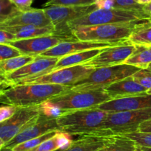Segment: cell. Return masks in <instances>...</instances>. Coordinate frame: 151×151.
<instances>
[{"mask_svg": "<svg viewBox=\"0 0 151 151\" xmlns=\"http://www.w3.org/2000/svg\"><path fill=\"white\" fill-rule=\"evenodd\" d=\"M70 91V86L47 83L21 84L1 91L0 100L2 104L17 108L31 107L40 106Z\"/></svg>", "mask_w": 151, "mask_h": 151, "instance_id": "6da1fadb", "label": "cell"}, {"mask_svg": "<svg viewBox=\"0 0 151 151\" xmlns=\"http://www.w3.org/2000/svg\"><path fill=\"white\" fill-rule=\"evenodd\" d=\"M109 111L94 107L91 109L65 111L57 118L60 131L71 135H103L102 126ZM110 137V136H108Z\"/></svg>", "mask_w": 151, "mask_h": 151, "instance_id": "7a4b0ae2", "label": "cell"}, {"mask_svg": "<svg viewBox=\"0 0 151 151\" xmlns=\"http://www.w3.org/2000/svg\"><path fill=\"white\" fill-rule=\"evenodd\" d=\"M143 22L145 21L79 27L72 29L71 32L80 41L122 44L128 41L130 35Z\"/></svg>", "mask_w": 151, "mask_h": 151, "instance_id": "3957f363", "label": "cell"}, {"mask_svg": "<svg viewBox=\"0 0 151 151\" xmlns=\"http://www.w3.org/2000/svg\"><path fill=\"white\" fill-rule=\"evenodd\" d=\"M151 15L145 11L123 9H97L85 16L75 19L66 24L69 30L79 27L93 26L106 24L129 23L148 20Z\"/></svg>", "mask_w": 151, "mask_h": 151, "instance_id": "277c9868", "label": "cell"}, {"mask_svg": "<svg viewBox=\"0 0 151 151\" xmlns=\"http://www.w3.org/2000/svg\"><path fill=\"white\" fill-rule=\"evenodd\" d=\"M139 69L126 63L97 68L89 75L71 86V91H84L104 88L113 83L132 76Z\"/></svg>", "mask_w": 151, "mask_h": 151, "instance_id": "5b68a950", "label": "cell"}, {"mask_svg": "<svg viewBox=\"0 0 151 151\" xmlns=\"http://www.w3.org/2000/svg\"><path fill=\"white\" fill-rule=\"evenodd\" d=\"M151 119V108L128 111L110 112L102 126L105 136L123 135L138 131L142 122Z\"/></svg>", "mask_w": 151, "mask_h": 151, "instance_id": "8992f818", "label": "cell"}, {"mask_svg": "<svg viewBox=\"0 0 151 151\" xmlns=\"http://www.w3.org/2000/svg\"><path fill=\"white\" fill-rule=\"evenodd\" d=\"M111 99L104 88H98L84 91H70L48 102L65 112L97 107Z\"/></svg>", "mask_w": 151, "mask_h": 151, "instance_id": "52a82bcc", "label": "cell"}, {"mask_svg": "<svg viewBox=\"0 0 151 151\" xmlns=\"http://www.w3.org/2000/svg\"><path fill=\"white\" fill-rule=\"evenodd\" d=\"M40 115V106L19 108L10 119L0 122V147H4L21 131L35 123Z\"/></svg>", "mask_w": 151, "mask_h": 151, "instance_id": "ba28073f", "label": "cell"}, {"mask_svg": "<svg viewBox=\"0 0 151 151\" xmlns=\"http://www.w3.org/2000/svg\"><path fill=\"white\" fill-rule=\"evenodd\" d=\"M94 68L86 64L77 65L70 67L54 70L51 72L38 77L28 78L18 83L16 85L32 83L58 84V85L72 86L78 81L89 75ZM15 86V85H14Z\"/></svg>", "mask_w": 151, "mask_h": 151, "instance_id": "9c48e42d", "label": "cell"}, {"mask_svg": "<svg viewBox=\"0 0 151 151\" xmlns=\"http://www.w3.org/2000/svg\"><path fill=\"white\" fill-rule=\"evenodd\" d=\"M98 9L97 4L81 6H50L44 8L47 17L55 27L56 32L72 34L66 27L68 22L85 16Z\"/></svg>", "mask_w": 151, "mask_h": 151, "instance_id": "30bf717a", "label": "cell"}, {"mask_svg": "<svg viewBox=\"0 0 151 151\" xmlns=\"http://www.w3.org/2000/svg\"><path fill=\"white\" fill-rule=\"evenodd\" d=\"M73 40H76V38L72 34L56 32L50 35L28 39L16 40L9 42L8 44L20 50L22 55L38 56L60 43Z\"/></svg>", "mask_w": 151, "mask_h": 151, "instance_id": "8fae6325", "label": "cell"}, {"mask_svg": "<svg viewBox=\"0 0 151 151\" xmlns=\"http://www.w3.org/2000/svg\"><path fill=\"white\" fill-rule=\"evenodd\" d=\"M137 46L130 42L111 46L102 50L97 56L84 63L94 69L125 63V60L136 52Z\"/></svg>", "mask_w": 151, "mask_h": 151, "instance_id": "7c38bea8", "label": "cell"}, {"mask_svg": "<svg viewBox=\"0 0 151 151\" xmlns=\"http://www.w3.org/2000/svg\"><path fill=\"white\" fill-rule=\"evenodd\" d=\"M59 58L36 56L35 60L28 64L12 73L4 75L6 78L4 82L12 87L26 78L46 75L55 66Z\"/></svg>", "mask_w": 151, "mask_h": 151, "instance_id": "4fadbf2b", "label": "cell"}, {"mask_svg": "<svg viewBox=\"0 0 151 151\" xmlns=\"http://www.w3.org/2000/svg\"><path fill=\"white\" fill-rule=\"evenodd\" d=\"M55 131H60L57 119H48L41 114L35 123L21 131L13 139L4 145V147L13 149L18 145Z\"/></svg>", "mask_w": 151, "mask_h": 151, "instance_id": "5bb4252c", "label": "cell"}, {"mask_svg": "<svg viewBox=\"0 0 151 151\" xmlns=\"http://www.w3.org/2000/svg\"><path fill=\"white\" fill-rule=\"evenodd\" d=\"M96 108L109 112L128 111L148 109L151 108V94L146 93L139 95L111 99Z\"/></svg>", "mask_w": 151, "mask_h": 151, "instance_id": "9a60e30c", "label": "cell"}, {"mask_svg": "<svg viewBox=\"0 0 151 151\" xmlns=\"http://www.w3.org/2000/svg\"><path fill=\"white\" fill-rule=\"evenodd\" d=\"M17 25H33L39 27H55L47 17L44 9H36L32 7L24 11L20 10L15 16L0 23V27Z\"/></svg>", "mask_w": 151, "mask_h": 151, "instance_id": "2e32d148", "label": "cell"}, {"mask_svg": "<svg viewBox=\"0 0 151 151\" xmlns=\"http://www.w3.org/2000/svg\"><path fill=\"white\" fill-rule=\"evenodd\" d=\"M116 45V44H107V43H97L91 42V41H80V40H73V41H68L61 42L50 49L47 51L44 52L40 56L44 57H52V58H62L68 55L73 54L75 52L85 51L88 50L99 48H106L111 46Z\"/></svg>", "mask_w": 151, "mask_h": 151, "instance_id": "e0dca14e", "label": "cell"}, {"mask_svg": "<svg viewBox=\"0 0 151 151\" xmlns=\"http://www.w3.org/2000/svg\"><path fill=\"white\" fill-rule=\"evenodd\" d=\"M104 90L111 99L146 94L148 90L136 82L132 76L116 81L105 87Z\"/></svg>", "mask_w": 151, "mask_h": 151, "instance_id": "ac0fdd59", "label": "cell"}, {"mask_svg": "<svg viewBox=\"0 0 151 151\" xmlns=\"http://www.w3.org/2000/svg\"><path fill=\"white\" fill-rule=\"evenodd\" d=\"M114 136L81 135L74 140L72 145L63 151H98L113 139Z\"/></svg>", "mask_w": 151, "mask_h": 151, "instance_id": "d6986e66", "label": "cell"}, {"mask_svg": "<svg viewBox=\"0 0 151 151\" xmlns=\"http://www.w3.org/2000/svg\"><path fill=\"white\" fill-rule=\"evenodd\" d=\"M103 49L104 48L92 49V50H85V51L75 52L73 53V54L68 55L60 58L55 66L49 72H51L54 70L63 69V68L84 64V63L90 61L95 56H97L102 51Z\"/></svg>", "mask_w": 151, "mask_h": 151, "instance_id": "ffe728a7", "label": "cell"}, {"mask_svg": "<svg viewBox=\"0 0 151 151\" xmlns=\"http://www.w3.org/2000/svg\"><path fill=\"white\" fill-rule=\"evenodd\" d=\"M9 31L16 35V40L28 39L45 35H50L56 32L55 27H39L33 25H17V26L0 27Z\"/></svg>", "mask_w": 151, "mask_h": 151, "instance_id": "44dd1931", "label": "cell"}, {"mask_svg": "<svg viewBox=\"0 0 151 151\" xmlns=\"http://www.w3.org/2000/svg\"><path fill=\"white\" fill-rule=\"evenodd\" d=\"M98 151H140V146L125 136L116 135Z\"/></svg>", "mask_w": 151, "mask_h": 151, "instance_id": "7402d4cb", "label": "cell"}, {"mask_svg": "<svg viewBox=\"0 0 151 151\" xmlns=\"http://www.w3.org/2000/svg\"><path fill=\"white\" fill-rule=\"evenodd\" d=\"M125 63L139 69H147L151 64V46H137L135 52L125 60Z\"/></svg>", "mask_w": 151, "mask_h": 151, "instance_id": "603a6c76", "label": "cell"}, {"mask_svg": "<svg viewBox=\"0 0 151 151\" xmlns=\"http://www.w3.org/2000/svg\"><path fill=\"white\" fill-rule=\"evenodd\" d=\"M128 41L136 46H151V24L148 20L143 22L132 32Z\"/></svg>", "mask_w": 151, "mask_h": 151, "instance_id": "cb8c5ba5", "label": "cell"}, {"mask_svg": "<svg viewBox=\"0 0 151 151\" xmlns=\"http://www.w3.org/2000/svg\"><path fill=\"white\" fill-rule=\"evenodd\" d=\"M35 57L36 56L22 55L0 61V74L6 75L12 73L32 62L35 60Z\"/></svg>", "mask_w": 151, "mask_h": 151, "instance_id": "d4e9b609", "label": "cell"}, {"mask_svg": "<svg viewBox=\"0 0 151 151\" xmlns=\"http://www.w3.org/2000/svg\"><path fill=\"white\" fill-rule=\"evenodd\" d=\"M58 131H51V132L47 133V134L41 136V137H36V138L32 139L30 140H28V141L24 142L22 143V144L18 145L17 146L13 147V150L14 151H29L32 150V149L35 148V147L39 145L40 144L44 142V141L54 137L57 134Z\"/></svg>", "mask_w": 151, "mask_h": 151, "instance_id": "484cf974", "label": "cell"}, {"mask_svg": "<svg viewBox=\"0 0 151 151\" xmlns=\"http://www.w3.org/2000/svg\"><path fill=\"white\" fill-rule=\"evenodd\" d=\"M20 11L11 0H0V23Z\"/></svg>", "mask_w": 151, "mask_h": 151, "instance_id": "4316f807", "label": "cell"}, {"mask_svg": "<svg viewBox=\"0 0 151 151\" xmlns=\"http://www.w3.org/2000/svg\"><path fill=\"white\" fill-rule=\"evenodd\" d=\"M123 136L131 139L139 146L146 147H151V133L150 132H135L123 134Z\"/></svg>", "mask_w": 151, "mask_h": 151, "instance_id": "83f0119b", "label": "cell"}, {"mask_svg": "<svg viewBox=\"0 0 151 151\" xmlns=\"http://www.w3.org/2000/svg\"><path fill=\"white\" fill-rule=\"evenodd\" d=\"M97 0H48L44 7L50 6H81L94 4Z\"/></svg>", "mask_w": 151, "mask_h": 151, "instance_id": "f1b7e54d", "label": "cell"}, {"mask_svg": "<svg viewBox=\"0 0 151 151\" xmlns=\"http://www.w3.org/2000/svg\"><path fill=\"white\" fill-rule=\"evenodd\" d=\"M136 82L149 90L151 88V69H140L132 75Z\"/></svg>", "mask_w": 151, "mask_h": 151, "instance_id": "f546056e", "label": "cell"}, {"mask_svg": "<svg viewBox=\"0 0 151 151\" xmlns=\"http://www.w3.org/2000/svg\"><path fill=\"white\" fill-rule=\"evenodd\" d=\"M22 55V52L9 44H0V61Z\"/></svg>", "mask_w": 151, "mask_h": 151, "instance_id": "4dcf8cb0", "label": "cell"}, {"mask_svg": "<svg viewBox=\"0 0 151 151\" xmlns=\"http://www.w3.org/2000/svg\"><path fill=\"white\" fill-rule=\"evenodd\" d=\"M41 114L48 119H57L63 113L60 109L50 104L48 101L40 105Z\"/></svg>", "mask_w": 151, "mask_h": 151, "instance_id": "1f68e13d", "label": "cell"}, {"mask_svg": "<svg viewBox=\"0 0 151 151\" xmlns=\"http://www.w3.org/2000/svg\"><path fill=\"white\" fill-rule=\"evenodd\" d=\"M143 7H144V4H139L135 0H114V8L144 11Z\"/></svg>", "mask_w": 151, "mask_h": 151, "instance_id": "d6a6232c", "label": "cell"}, {"mask_svg": "<svg viewBox=\"0 0 151 151\" xmlns=\"http://www.w3.org/2000/svg\"><path fill=\"white\" fill-rule=\"evenodd\" d=\"M55 137L58 150H66L72 145L74 142L73 139H72V135L68 134V133L63 132V131H58Z\"/></svg>", "mask_w": 151, "mask_h": 151, "instance_id": "836d02e7", "label": "cell"}, {"mask_svg": "<svg viewBox=\"0 0 151 151\" xmlns=\"http://www.w3.org/2000/svg\"><path fill=\"white\" fill-rule=\"evenodd\" d=\"M55 135L29 151H55L58 150Z\"/></svg>", "mask_w": 151, "mask_h": 151, "instance_id": "e575fe53", "label": "cell"}, {"mask_svg": "<svg viewBox=\"0 0 151 151\" xmlns=\"http://www.w3.org/2000/svg\"><path fill=\"white\" fill-rule=\"evenodd\" d=\"M19 108L14 106L2 105L0 108V122H2L13 116Z\"/></svg>", "mask_w": 151, "mask_h": 151, "instance_id": "d590c367", "label": "cell"}, {"mask_svg": "<svg viewBox=\"0 0 151 151\" xmlns=\"http://www.w3.org/2000/svg\"><path fill=\"white\" fill-rule=\"evenodd\" d=\"M14 41H16L14 34L0 28V44H8L9 42Z\"/></svg>", "mask_w": 151, "mask_h": 151, "instance_id": "8d00e7d4", "label": "cell"}, {"mask_svg": "<svg viewBox=\"0 0 151 151\" xmlns=\"http://www.w3.org/2000/svg\"><path fill=\"white\" fill-rule=\"evenodd\" d=\"M33 1L34 0H11L12 2L22 11L30 9Z\"/></svg>", "mask_w": 151, "mask_h": 151, "instance_id": "74e56055", "label": "cell"}, {"mask_svg": "<svg viewBox=\"0 0 151 151\" xmlns=\"http://www.w3.org/2000/svg\"><path fill=\"white\" fill-rule=\"evenodd\" d=\"M95 3L99 9H111L114 7V0H97Z\"/></svg>", "mask_w": 151, "mask_h": 151, "instance_id": "f35d334b", "label": "cell"}, {"mask_svg": "<svg viewBox=\"0 0 151 151\" xmlns=\"http://www.w3.org/2000/svg\"><path fill=\"white\" fill-rule=\"evenodd\" d=\"M138 131L141 132H150L151 133V119L142 122L139 127Z\"/></svg>", "mask_w": 151, "mask_h": 151, "instance_id": "ab89813d", "label": "cell"}, {"mask_svg": "<svg viewBox=\"0 0 151 151\" xmlns=\"http://www.w3.org/2000/svg\"><path fill=\"white\" fill-rule=\"evenodd\" d=\"M143 9H144L145 12H146V13H148V14L151 15V2H149L147 3V4H144V7H143Z\"/></svg>", "mask_w": 151, "mask_h": 151, "instance_id": "60d3db41", "label": "cell"}, {"mask_svg": "<svg viewBox=\"0 0 151 151\" xmlns=\"http://www.w3.org/2000/svg\"><path fill=\"white\" fill-rule=\"evenodd\" d=\"M137 3L141 4H146L147 3L151 2V0H135Z\"/></svg>", "mask_w": 151, "mask_h": 151, "instance_id": "b9f144b4", "label": "cell"}, {"mask_svg": "<svg viewBox=\"0 0 151 151\" xmlns=\"http://www.w3.org/2000/svg\"><path fill=\"white\" fill-rule=\"evenodd\" d=\"M140 151H151V147H142V146H140Z\"/></svg>", "mask_w": 151, "mask_h": 151, "instance_id": "7bdbcfd3", "label": "cell"}, {"mask_svg": "<svg viewBox=\"0 0 151 151\" xmlns=\"http://www.w3.org/2000/svg\"><path fill=\"white\" fill-rule=\"evenodd\" d=\"M1 151H14L12 148H9V147H1Z\"/></svg>", "mask_w": 151, "mask_h": 151, "instance_id": "ee69618b", "label": "cell"}, {"mask_svg": "<svg viewBox=\"0 0 151 151\" xmlns=\"http://www.w3.org/2000/svg\"><path fill=\"white\" fill-rule=\"evenodd\" d=\"M147 94H151V88L148 90V91H147Z\"/></svg>", "mask_w": 151, "mask_h": 151, "instance_id": "f6af8a7d", "label": "cell"}, {"mask_svg": "<svg viewBox=\"0 0 151 151\" xmlns=\"http://www.w3.org/2000/svg\"><path fill=\"white\" fill-rule=\"evenodd\" d=\"M148 22H150V23L151 24V17L150 18V19H148Z\"/></svg>", "mask_w": 151, "mask_h": 151, "instance_id": "bcb514c9", "label": "cell"}, {"mask_svg": "<svg viewBox=\"0 0 151 151\" xmlns=\"http://www.w3.org/2000/svg\"><path fill=\"white\" fill-rule=\"evenodd\" d=\"M148 69H151V64L150 65V66H149V67H148Z\"/></svg>", "mask_w": 151, "mask_h": 151, "instance_id": "7dc6e473", "label": "cell"}, {"mask_svg": "<svg viewBox=\"0 0 151 151\" xmlns=\"http://www.w3.org/2000/svg\"><path fill=\"white\" fill-rule=\"evenodd\" d=\"M55 151H63L62 150H55Z\"/></svg>", "mask_w": 151, "mask_h": 151, "instance_id": "c3c4849f", "label": "cell"}]
</instances>
